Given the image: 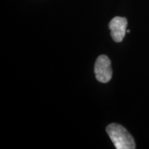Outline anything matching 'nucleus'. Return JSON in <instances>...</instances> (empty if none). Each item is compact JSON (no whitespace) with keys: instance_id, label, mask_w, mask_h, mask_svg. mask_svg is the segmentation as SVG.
Instances as JSON below:
<instances>
[{"instance_id":"3","label":"nucleus","mask_w":149,"mask_h":149,"mask_svg":"<svg viewBox=\"0 0 149 149\" xmlns=\"http://www.w3.org/2000/svg\"><path fill=\"white\" fill-rule=\"evenodd\" d=\"M127 24L126 18L122 17H115L110 22L109 27L111 30V35L115 42H121L124 40Z\"/></svg>"},{"instance_id":"1","label":"nucleus","mask_w":149,"mask_h":149,"mask_svg":"<svg viewBox=\"0 0 149 149\" xmlns=\"http://www.w3.org/2000/svg\"><path fill=\"white\" fill-rule=\"evenodd\" d=\"M107 133L117 149H135V139L124 126L112 123L107 127Z\"/></svg>"},{"instance_id":"2","label":"nucleus","mask_w":149,"mask_h":149,"mask_svg":"<svg viewBox=\"0 0 149 149\" xmlns=\"http://www.w3.org/2000/svg\"><path fill=\"white\" fill-rule=\"evenodd\" d=\"M95 74L97 80L102 83H107L111 79L113 70L111 61L107 55H102L97 58L95 64Z\"/></svg>"}]
</instances>
